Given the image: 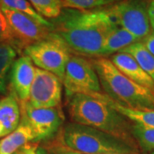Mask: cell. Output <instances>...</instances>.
<instances>
[{
  "instance_id": "obj_1",
  "label": "cell",
  "mask_w": 154,
  "mask_h": 154,
  "mask_svg": "<svg viewBox=\"0 0 154 154\" xmlns=\"http://www.w3.org/2000/svg\"><path fill=\"white\" fill-rule=\"evenodd\" d=\"M52 31L77 54L100 57L105 38L118 27L108 9L75 10L63 8L53 19Z\"/></svg>"
},
{
  "instance_id": "obj_2",
  "label": "cell",
  "mask_w": 154,
  "mask_h": 154,
  "mask_svg": "<svg viewBox=\"0 0 154 154\" xmlns=\"http://www.w3.org/2000/svg\"><path fill=\"white\" fill-rule=\"evenodd\" d=\"M68 111L74 122L91 127L130 142L131 125L98 93L76 94L67 98Z\"/></svg>"
},
{
  "instance_id": "obj_3",
  "label": "cell",
  "mask_w": 154,
  "mask_h": 154,
  "mask_svg": "<svg viewBox=\"0 0 154 154\" xmlns=\"http://www.w3.org/2000/svg\"><path fill=\"white\" fill-rule=\"evenodd\" d=\"M101 89L118 105L137 110H154V92L122 75L109 58L92 61Z\"/></svg>"
},
{
  "instance_id": "obj_4",
  "label": "cell",
  "mask_w": 154,
  "mask_h": 154,
  "mask_svg": "<svg viewBox=\"0 0 154 154\" xmlns=\"http://www.w3.org/2000/svg\"><path fill=\"white\" fill-rule=\"evenodd\" d=\"M64 146L82 154H133L131 145L119 138L75 122L68 124L62 133Z\"/></svg>"
},
{
  "instance_id": "obj_5",
  "label": "cell",
  "mask_w": 154,
  "mask_h": 154,
  "mask_svg": "<svg viewBox=\"0 0 154 154\" xmlns=\"http://www.w3.org/2000/svg\"><path fill=\"white\" fill-rule=\"evenodd\" d=\"M36 68L51 72L63 82L67 63L71 57V50L55 32L23 50Z\"/></svg>"
},
{
  "instance_id": "obj_6",
  "label": "cell",
  "mask_w": 154,
  "mask_h": 154,
  "mask_svg": "<svg viewBox=\"0 0 154 154\" xmlns=\"http://www.w3.org/2000/svg\"><path fill=\"white\" fill-rule=\"evenodd\" d=\"M66 97L76 94H93L102 92L98 75L92 62L81 56H71L63 80Z\"/></svg>"
},
{
  "instance_id": "obj_7",
  "label": "cell",
  "mask_w": 154,
  "mask_h": 154,
  "mask_svg": "<svg viewBox=\"0 0 154 154\" xmlns=\"http://www.w3.org/2000/svg\"><path fill=\"white\" fill-rule=\"evenodd\" d=\"M108 11L117 25L142 40L151 33L148 5L145 0H122Z\"/></svg>"
},
{
  "instance_id": "obj_8",
  "label": "cell",
  "mask_w": 154,
  "mask_h": 154,
  "mask_svg": "<svg viewBox=\"0 0 154 154\" xmlns=\"http://www.w3.org/2000/svg\"><path fill=\"white\" fill-rule=\"evenodd\" d=\"M63 82L51 72L36 68L28 103L34 108L59 107L62 102Z\"/></svg>"
},
{
  "instance_id": "obj_9",
  "label": "cell",
  "mask_w": 154,
  "mask_h": 154,
  "mask_svg": "<svg viewBox=\"0 0 154 154\" xmlns=\"http://www.w3.org/2000/svg\"><path fill=\"white\" fill-rule=\"evenodd\" d=\"M15 41L16 50H24L27 46L45 38L52 29L37 22L33 18L17 11L2 8Z\"/></svg>"
},
{
  "instance_id": "obj_10",
  "label": "cell",
  "mask_w": 154,
  "mask_h": 154,
  "mask_svg": "<svg viewBox=\"0 0 154 154\" xmlns=\"http://www.w3.org/2000/svg\"><path fill=\"white\" fill-rule=\"evenodd\" d=\"M23 117L28 122L35 134L36 142L53 137L62 126L64 116L60 108L39 109L28 104L21 105Z\"/></svg>"
},
{
  "instance_id": "obj_11",
  "label": "cell",
  "mask_w": 154,
  "mask_h": 154,
  "mask_svg": "<svg viewBox=\"0 0 154 154\" xmlns=\"http://www.w3.org/2000/svg\"><path fill=\"white\" fill-rule=\"evenodd\" d=\"M35 69L36 67L28 56L22 55L14 62L10 75L11 93L16 96L20 105L28 101Z\"/></svg>"
},
{
  "instance_id": "obj_12",
  "label": "cell",
  "mask_w": 154,
  "mask_h": 154,
  "mask_svg": "<svg viewBox=\"0 0 154 154\" xmlns=\"http://www.w3.org/2000/svg\"><path fill=\"white\" fill-rule=\"evenodd\" d=\"M109 59L122 75L154 92V81L144 71L131 56L123 52H117L110 56Z\"/></svg>"
},
{
  "instance_id": "obj_13",
  "label": "cell",
  "mask_w": 154,
  "mask_h": 154,
  "mask_svg": "<svg viewBox=\"0 0 154 154\" xmlns=\"http://www.w3.org/2000/svg\"><path fill=\"white\" fill-rule=\"evenodd\" d=\"M21 110L20 103L12 93L0 99V138L7 136L19 126Z\"/></svg>"
},
{
  "instance_id": "obj_14",
  "label": "cell",
  "mask_w": 154,
  "mask_h": 154,
  "mask_svg": "<svg viewBox=\"0 0 154 154\" xmlns=\"http://www.w3.org/2000/svg\"><path fill=\"white\" fill-rule=\"evenodd\" d=\"M36 142L35 134L32 128L22 116L17 128L0 140V154H14L24 145Z\"/></svg>"
},
{
  "instance_id": "obj_15",
  "label": "cell",
  "mask_w": 154,
  "mask_h": 154,
  "mask_svg": "<svg viewBox=\"0 0 154 154\" xmlns=\"http://www.w3.org/2000/svg\"><path fill=\"white\" fill-rule=\"evenodd\" d=\"M138 41L140 40L124 28L118 26L105 38L100 52V57H105L106 56L117 53L127 46Z\"/></svg>"
},
{
  "instance_id": "obj_16",
  "label": "cell",
  "mask_w": 154,
  "mask_h": 154,
  "mask_svg": "<svg viewBox=\"0 0 154 154\" xmlns=\"http://www.w3.org/2000/svg\"><path fill=\"white\" fill-rule=\"evenodd\" d=\"M98 94L99 97L105 100L113 109H115L128 121H131L133 123H137L142 126L154 128V110H137L124 107L114 102L102 92L98 93Z\"/></svg>"
},
{
  "instance_id": "obj_17",
  "label": "cell",
  "mask_w": 154,
  "mask_h": 154,
  "mask_svg": "<svg viewBox=\"0 0 154 154\" xmlns=\"http://www.w3.org/2000/svg\"><path fill=\"white\" fill-rule=\"evenodd\" d=\"M17 56V51L13 45L8 43H0V94L7 93L11 69Z\"/></svg>"
},
{
  "instance_id": "obj_18",
  "label": "cell",
  "mask_w": 154,
  "mask_h": 154,
  "mask_svg": "<svg viewBox=\"0 0 154 154\" xmlns=\"http://www.w3.org/2000/svg\"><path fill=\"white\" fill-rule=\"evenodd\" d=\"M119 52L127 53L131 56L144 71L154 81V56L145 47L141 41L130 45Z\"/></svg>"
},
{
  "instance_id": "obj_19",
  "label": "cell",
  "mask_w": 154,
  "mask_h": 154,
  "mask_svg": "<svg viewBox=\"0 0 154 154\" xmlns=\"http://www.w3.org/2000/svg\"><path fill=\"white\" fill-rule=\"evenodd\" d=\"M0 6L25 14L38 23L52 29V22L39 15L28 0H0Z\"/></svg>"
},
{
  "instance_id": "obj_20",
  "label": "cell",
  "mask_w": 154,
  "mask_h": 154,
  "mask_svg": "<svg viewBox=\"0 0 154 154\" xmlns=\"http://www.w3.org/2000/svg\"><path fill=\"white\" fill-rule=\"evenodd\" d=\"M39 15L48 19H56L63 10L61 0H28Z\"/></svg>"
},
{
  "instance_id": "obj_21",
  "label": "cell",
  "mask_w": 154,
  "mask_h": 154,
  "mask_svg": "<svg viewBox=\"0 0 154 154\" xmlns=\"http://www.w3.org/2000/svg\"><path fill=\"white\" fill-rule=\"evenodd\" d=\"M131 133L140 147L146 152L154 150V128L137 123L131 125Z\"/></svg>"
},
{
  "instance_id": "obj_22",
  "label": "cell",
  "mask_w": 154,
  "mask_h": 154,
  "mask_svg": "<svg viewBox=\"0 0 154 154\" xmlns=\"http://www.w3.org/2000/svg\"><path fill=\"white\" fill-rule=\"evenodd\" d=\"M63 8L75 10H95L111 6L122 0H61Z\"/></svg>"
},
{
  "instance_id": "obj_23",
  "label": "cell",
  "mask_w": 154,
  "mask_h": 154,
  "mask_svg": "<svg viewBox=\"0 0 154 154\" xmlns=\"http://www.w3.org/2000/svg\"><path fill=\"white\" fill-rule=\"evenodd\" d=\"M0 43H8L13 46L15 45L13 34L11 33L10 25L1 9V6H0Z\"/></svg>"
},
{
  "instance_id": "obj_24",
  "label": "cell",
  "mask_w": 154,
  "mask_h": 154,
  "mask_svg": "<svg viewBox=\"0 0 154 154\" xmlns=\"http://www.w3.org/2000/svg\"><path fill=\"white\" fill-rule=\"evenodd\" d=\"M14 154H48V152L37 142H31L24 145Z\"/></svg>"
},
{
  "instance_id": "obj_25",
  "label": "cell",
  "mask_w": 154,
  "mask_h": 154,
  "mask_svg": "<svg viewBox=\"0 0 154 154\" xmlns=\"http://www.w3.org/2000/svg\"><path fill=\"white\" fill-rule=\"evenodd\" d=\"M140 41L143 43L145 47L154 56V32H151Z\"/></svg>"
},
{
  "instance_id": "obj_26",
  "label": "cell",
  "mask_w": 154,
  "mask_h": 154,
  "mask_svg": "<svg viewBox=\"0 0 154 154\" xmlns=\"http://www.w3.org/2000/svg\"><path fill=\"white\" fill-rule=\"evenodd\" d=\"M50 154H81L76 152H74L72 150L68 149L65 146H58V147H56L54 148Z\"/></svg>"
},
{
  "instance_id": "obj_27",
  "label": "cell",
  "mask_w": 154,
  "mask_h": 154,
  "mask_svg": "<svg viewBox=\"0 0 154 154\" xmlns=\"http://www.w3.org/2000/svg\"><path fill=\"white\" fill-rule=\"evenodd\" d=\"M148 17L151 28L154 30V0H152L148 5Z\"/></svg>"
},
{
  "instance_id": "obj_28",
  "label": "cell",
  "mask_w": 154,
  "mask_h": 154,
  "mask_svg": "<svg viewBox=\"0 0 154 154\" xmlns=\"http://www.w3.org/2000/svg\"><path fill=\"white\" fill-rule=\"evenodd\" d=\"M151 154H154V150H153V151H152V152H151Z\"/></svg>"
},
{
  "instance_id": "obj_29",
  "label": "cell",
  "mask_w": 154,
  "mask_h": 154,
  "mask_svg": "<svg viewBox=\"0 0 154 154\" xmlns=\"http://www.w3.org/2000/svg\"><path fill=\"white\" fill-rule=\"evenodd\" d=\"M81 154H82V153H81Z\"/></svg>"
}]
</instances>
